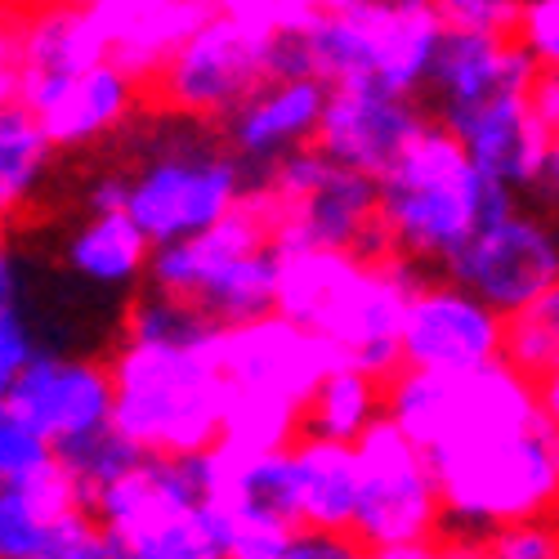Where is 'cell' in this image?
<instances>
[{"mask_svg": "<svg viewBox=\"0 0 559 559\" xmlns=\"http://www.w3.org/2000/svg\"><path fill=\"white\" fill-rule=\"evenodd\" d=\"M19 305H23V277H19V264L5 251V238H0V313H10Z\"/></svg>", "mask_w": 559, "mask_h": 559, "instance_id": "60d3db41", "label": "cell"}, {"mask_svg": "<svg viewBox=\"0 0 559 559\" xmlns=\"http://www.w3.org/2000/svg\"><path fill=\"white\" fill-rule=\"evenodd\" d=\"M426 126L430 117L416 108V95H399L381 81H341L328 95L313 144L336 162L381 179Z\"/></svg>", "mask_w": 559, "mask_h": 559, "instance_id": "2e32d148", "label": "cell"}, {"mask_svg": "<svg viewBox=\"0 0 559 559\" xmlns=\"http://www.w3.org/2000/svg\"><path fill=\"white\" fill-rule=\"evenodd\" d=\"M255 198L269 211L277 251H349L362 260L390 255L381 224V179L305 144L273 162Z\"/></svg>", "mask_w": 559, "mask_h": 559, "instance_id": "9c48e42d", "label": "cell"}, {"mask_svg": "<svg viewBox=\"0 0 559 559\" xmlns=\"http://www.w3.org/2000/svg\"><path fill=\"white\" fill-rule=\"evenodd\" d=\"M36 349H40V345L32 341V328L23 322V313H19V309L0 313V399H10L14 381L23 377V367L32 362Z\"/></svg>", "mask_w": 559, "mask_h": 559, "instance_id": "8d00e7d4", "label": "cell"}, {"mask_svg": "<svg viewBox=\"0 0 559 559\" xmlns=\"http://www.w3.org/2000/svg\"><path fill=\"white\" fill-rule=\"evenodd\" d=\"M385 416V381L362 371L358 362H336L328 377H322L300 412V430L305 435H322V439H341V443H358L367 435L371 421Z\"/></svg>", "mask_w": 559, "mask_h": 559, "instance_id": "d4e9b609", "label": "cell"}, {"mask_svg": "<svg viewBox=\"0 0 559 559\" xmlns=\"http://www.w3.org/2000/svg\"><path fill=\"white\" fill-rule=\"evenodd\" d=\"M55 157V139L40 117L19 99H0V224L14 219L40 189L45 170Z\"/></svg>", "mask_w": 559, "mask_h": 559, "instance_id": "484cf974", "label": "cell"}, {"mask_svg": "<svg viewBox=\"0 0 559 559\" xmlns=\"http://www.w3.org/2000/svg\"><path fill=\"white\" fill-rule=\"evenodd\" d=\"M104 55H112V45L95 10H76V5L40 10L14 36V95L32 112H40L72 76H81Z\"/></svg>", "mask_w": 559, "mask_h": 559, "instance_id": "ffe728a7", "label": "cell"}, {"mask_svg": "<svg viewBox=\"0 0 559 559\" xmlns=\"http://www.w3.org/2000/svg\"><path fill=\"white\" fill-rule=\"evenodd\" d=\"M269 32L264 14H206L162 59L157 99L183 121H224L273 76Z\"/></svg>", "mask_w": 559, "mask_h": 559, "instance_id": "7c38bea8", "label": "cell"}, {"mask_svg": "<svg viewBox=\"0 0 559 559\" xmlns=\"http://www.w3.org/2000/svg\"><path fill=\"white\" fill-rule=\"evenodd\" d=\"M385 416L426 452H443L465 439L524 426L542 416V407L533 381L506 358L475 371H430L403 362L385 381Z\"/></svg>", "mask_w": 559, "mask_h": 559, "instance_id": "8fae6325", "label": "cell"}, {"mask_svg": "<svg viewBox=\"0 0 559 559\" xmlns=\"http://www.w3.org/2000/svg\"><path fill=\"white\" fill-rule=\"evenodd\" d=\"M484 555H492V559H559V520L528 515V520L497 524L488 533Z\"/></svg>", "mask_w": 559, "mask_h": 559, "instance_id": "d6a6232c", "label": "cell"}, {"mask_svg": "<svg viewBox=\"0 0 559 559\" xmlns=\"http://www.w3.org/2000/svg\"><path fill=\"white\" fill-rule=\"evenodd\" d=\"M50 520L45 510L19 488H0V559H45L50 550Z\"/></svg>", "mask_w": 559, "mask_h": 559, "instance_id": "4dcf8cb0", "label": "cell"}, {"mask_svg": "<svg viewBox=\"0 0 559 559\" xmlns=\"http://www.w3.org/2000/svg\"><path fill=\"white\" fill-rule=\"evenodd\" d=\"M533 390H537V407H542V416L559 430V362H555L550 371H542V377L533 381Z\"/></svg>", "mask_w": 559, "mask_h": 559, "instance_id": "b9f144b4", "label": "cell"}, {"mask_svg": "<svg viewBox=\"0 0 559 559\" xmlns=\"http://www.w3.org/2000/svg\"><path fill=\"white\" fill-rule=\"evenodd\" d=\"M219 452H224V497L233 506L255 510V515H277V520L305 524L292 443L255 448V452H228V448H219Z\"/></svg>", "mask_w": 559, "mask_h": 559, "instance_id": "4316f807", "label": "cell"}, {"mask_svg": "<svg viewBox=\"0 0 559 559\" xmlns=\"http://www.w3.org/2000/svg\"><path fill=\"white\" fill-rule=\"evenodd\" d=\"M219 358L228 377V421L219 448L255 452L283 448L300 435V412L313 385L341 362V349L283 309H273L228 328Z\"/></svg>", "mask_w": 559, "mask_h": 559, "instance_id": "5b68a950", "label": "cell"}, {"mask_svg": "<svg viewBox=\"0 0 559 559\" xmlns=\"http://www.w3.org/2000/svg\"><path fill=\"white\" fill-rule=\"evenodd\" d=\"M0 488H5V479H0Z\"/></svg>", "mask_w": 559, "mask_h": 559, "instance_id": "c3c4849f", "label": "cell"}, {"mask_svg": "<svg viewBox=\"0 0 559 559\" xmlns=\"http://www.w3.org/2000/svg\"><path fill=\"white\" fill-rule=\"evenodd\" d=\"M439 121L461 139L465 153H471L492 179H501L506 189L528 193L546 148H550V130L542 126L528 90H515V95H492L479 104H461V108H439Z\"/></svg>", "mask_w": 559, "mask_h": 559, "instance_id": "ac0fdd59", "label": "cell"}, {"mask_svg": "<svg viewBox=\"0 0 559 559\" xmlns=\"http://www.w3.org/2000/svg\"><path fill=\"white\" fill-rule=\"evenodd\" d=\"M121 328H126V341H144V345H219L228 332L206 305L162 287H148L126 309Z\"/></svg>", "mask_w": 559, "mask_h": 559, "instance_id": "83f0119b", "label": "cell"}, {"mask_svg": "<svg viewBox=\"0 0 559 559\" xmlns=\"http://www.w3.org/2000/svg\"><path fill=\"white\" fill-rule=\"evenodd\" d=\"M59 456V448L45 439V435H36L23 416L0 399V479L5 484H23L27 475H36L45 461H55Z\"/></svg>", "mask_w": 559, "mask_h": 559, "instance_id": "1f68e13d", "label": "cell"}, {"mask_svg": "<svg viewBox=\"0 0 559 559\" xmlns=\"http://www.w3.org/2000/svg\"><path fill=\"white\" fill-rule=\"evenodd\" d=\"M345 5H367V0H273L269 19H287V14H305V10H345Z\"/></svg>", "mask_w": 559, "mask_h": 559, "instance_id": "ee69618b", "label": "cell"}, {"mask_svg": "<svg viewBox=\"0 0 559 559\" xmlns=\"http://www.w3.org/2000/svg\"><path fill=\"white\" fill-rule=\"evenodd\" d=\"M448 32H515L520 0H435Z\"/></svg>", "mask_w": 559, "mask_h": 559, "instance_id": "e575fe53", "label": "cell"}, {"mask_svg": "<svg viewBox=\"0 0 559 559\" xmlns=\"http://www.w3.org/2000/svg\"><path fill=\"white\" fill-rule=\"evenodd\" d=\"M126 198H130V175L112 170V175H99L95 183H90L85 206L90 211H126Z\"/></svg>", "mask_w": 559, "mask_h": 559, "instance_id": "ab89813d", "label": "cell"}, {"mask_svg": "<svg viewBox=\"0 0 559 559\" xmlns=\"http://www.w3.org/2000/svg\"><path fill=\"white\" fill-rule=\"evenodd\" d=\"M68 264L76 277L104 292H130L148 277L153 238L126 211H90V219L68 238Z\"/></svg>", "mask_w": 559, "mask_h": 559, "instance_id": "cb8c5ba5", "label": "cell"}, {"mask_svg": "<svg viewBox=\"0 0 559 559\" xmlns=\"http://www.w3.org/2000/svg\"><path fill=\"white\" fill-rule=\"evenodd\" d=\"M112 367V426L144 452H198L224 439L228 377L219 345L121 341Z\"/></svg>", "mask_w": 559, "mask_h": 559, "instance_id": "8992f818", "label": "cell"}, {"mask_svg": "<svg viewBox=\"0 0 559 559\" xmlns=\"http://www.w3.org/2000/svg\"><path fill=\"white\" fill-rule=\"evenodd\" d=\"M59 456H63V465H68V475L76 479L81 501L95 510V501H99L112 484H121L139 461H144V448H139L126 430H117V426H99V430H90V435L63 443Z\"/></svg>", "mask_w": 559, "mask_h": 559, "instance_id": "f1b7e54d", "label": "cell"}, {"mask_svg": "<svg viewBox=\"0 0 559 559\" xmlns=\"http://www.w3.org/2000/svg\"><path fill=\"white\" fill-rule=\"evenodd\" d=\"M5 403L36 435H45L55 448H63L90 430L112 426V407H117L112 367L99 358H72V354H55V349H36Z\"/></svg>", "mask_w": 559, "mask_h": 559, "instance_id": "e0dca14e", "label": "cell"}, {"mask_svg": "<svg viewBox=\"0 0 559 559\" xmlns=\"http://www.w3.org/2000/svg\"><path fill=\"white\" fill-rule=\"evenodd\" d=\"M354 448H358L362 492H358V515L349 537L358 542V550L377 559L443 555L439 550L443 488H439L430 452L403 426H394L390 416L371 421Z\"/></svg>", "mask_w": 559, "mask_h": 559, "instance_id": "30bf717a", "label": "cell"}, {"mask_svg": "<svg viewBox=\"0 0 559 559\" xmlns=\"http://www.w3.org/2000/svg\"><path fill=\"white\" fill-rule=\"evenodd\" d=\"M95 515L117 559H233L238 542L219 443L198 452H144V461L95 501Z\"/></svg>", "mask_w": 559, "mask_h": 559, "instance_id": "7a4b0ae2", "label": "cell"}, {"mask_svg": "<svg viewBox=\"0 0 559 559\" xmlns=\"http://www.w3.org/2000/svg\"><path fill=\"white\" fill-rule=\"evenodd\" d=\"M501 358L524 371L528 381H537L542 371L559 362V283L546 287L533 305L506 318V349Z\"/></svg>", "mask_w": 559, "mask_h": 559, "instance_id": "f546056e", "label": "cell"}, {"mask_svg": "<svg viewBox=\"0 0 559 559\" xmlns=\"http://www.w3.org/2000/svg\"><path fill=\"white\" fill-rule=\"evenodd\" d=\"M126 175V215L148 233L153 247L193 238L251 193L247 162L233 148H211L198 139H170L166 148H148Z\"/></svg>", "mask_w": 559, "mask_h": 559, "instance_id": "4fadbf2b", "label": "cell"}, {"mask_svg": "<svg viewBox=\"0 0 559 559\" xmlns=\"http://www.w3.org/2000/svg\"><path fill=\"white\" fill-rule=\"evenodd\" d=\"M506 313L443 273L416 287L403 318V362L430 371H475L501 362Z\"/></svg>", "mask_w": 559, "mask_h": 559, "instance_id": "9a60e30c", "label": "cell"}, {"mask_svg": "<svg viewBox=\"0 0 559 559\" xmlns=\"http://www.w3.org/2000/svg\"><path fill=\"white\" fill-rule=\"evenodd\" d=\"M515 36L528 45L542 68H559V0H524Z\"/></svg>", "mask_w": 559, "mask_h": 559, "instance_id": "d590c367", "label": "cell"}, {"mask_svg": "<svg viewBox=\"0 0 559 559\" xmlns=\"http://www.w3.org/2000/svg\"><path fill=\"white\" fill-rule=\"evenodd\" d=\"M238 542H233V559H292V542L296 528L292 520H277V515H255V510H238Z\"/></svg>", "mask_w": 559, "mask_h": 559, "instance_id": "836d02e7", "label": "cell"}, {"mask_svg": "<svg viewBox=\"0 0 559 559\" xmlns=\"http://www.w3.org/2000/svg\"><path fill=\"white\" fill-rule=\"evenodd\" d=\"M305 45V72L328 85L381 81L399 95L430 85V68L443 40L435 0H367L345 10L287 14Z\"/></svg>", "mask_w": 559, "mask_h": 559, "instance_id": "ba28073f", "label": "cell"}, {"mask_svg": "<svg viewBox=\"0 0 559 559\" xmlns=\"http://www.w3.org/2000/svg\"><path fill=\"white\" fill-rule=\"evenodd\" d=\"M533 50L510 32H443L430 68V90L439 108L479 104L492 95H515L537 76Z\"/></svg>", "mask_w": 559, "mask_h": 559, "instance_id": "44dd1931", "label": "cell"}, {"mask_svg": "<svg viewBox=\"0 0 559 559\" xmlns=\"http://www.w3.org/2000/svg\"><path fill=\"white\" fill-rule=\"evenodd\" d=\"M0 95H14V32L0 27Z\"/></svg>", "mask_w": 559, "mask_h": 559, "instance_id": "f6af8a7d", "label": "cell"}, {"mask_svg": "<svg viewBox=\"0 0 559 559\" xmlns=\"http://www.w3.org/2000/svg\"><path fill=\"white\" fill-rule=\"evenodd\" d=\"M332 85L322 76H269L255 95L233 108L224 126V144L247 166H273L287 153L318 139L322 108H328Z\"/></svg>", "mask_w": 559, "mask_h": 559, "instance_id": "d6986e66", "label": "cell"}, {"mask_svg": "<svg viewBox=\"0 0 559 559\" xmlns=\"http://www.w3.org/2000/svg\"><path fill=\"white\" fill-rule=\"evenodd\" d=\"M533 189H537L546 202H555V206H559V134L550 139L546 162H542V175H537V183H533Z\"/></svg>", "mask_w": 559, "mask_h": 559, "instance_id": "7bdbcfd3", "label": "cell"}, {"mask_svg": "<svg viewBox=\"0 0 559 559\" xmlns=\"http://www.w3.org/2000/svg\"><path fill=\"white\" fill-rule=\"evenodd\" d=\"M296 456V479H300V510L305 524L349 533L358 515V492H362V471H358V448L322 435H296L292 439Z\"/></svg>", "mask_w": 559, "mask_h": 559, "instance_id": "603a6c76", "label": "cell"}, {"mask_svg": "<svg viewBox=\"0 0 559 559\" xmlns=\"http://www.w3.org/2000/svg\"><path fill=\"white\" fill-rule=\"evenodd\" d=\"M439 273L510 318L559 283V233L555 224L515 206L510 215L475 228L439 264Z\"/></svg>", "mask_w": 559, "mask_h": 559, "instance_id": "5bb4252c", "label": "cell"}, {"mask_svg": "<svg viewBox=\"0 0 559 559\" xmlns=\"http://www.w3.org/2000/svg\"><path fill=\"white\" fill-rule=\"evenodd\" d=\"M224 10H233V14H273V0H219Z\"/></svg>", "mask_w": 559, "mask_h": 559, "instance_id": "bcb514c9", "label": "cell"}, {"mask_svg": "<svg viewBox=\"0 0 559 559\" xmlns=\"http://www.w3.org/2000/svg\"><path fill=\"white\" fill-rule=\"evenodd\" d=\"M520 206V193L492 179L461 139L430 121L381 175V224L399 255L439 269L475 228Z\"/></svg>", "mask_w": 559, "mask_h": 559, "instance_id": "3957f363", "label": "cell"}, {"mask_svg": "<svg viewBox=\"0 0 559 559\" xmlns=\"http://www.w3.org/2000/svg\"><path fill=\"white\" fill-rule=\"evenodd\" d=\"M430 277L399 251L362 260L349 251H283V296L277 309L328 336L345 362L390 381L403 367V318Z\"/></svg>", "mask_w": 559, "mask_h": 559, "instance_id": "6da1fadb", "label": "cell"}, {"mask_svg": "<svg viewBox=\"0 0 559 559\" xmlns=\"http://www.w3.org/2000/svg\"><path fill=\"white\" fill-rule=\"evenodd\" d=\"M354 555H362V550L349 533L313 528V524H300L296 542H292V559H354Z\"/></svg>", "mask_w": 559, "mask_h": 559, "instance_id": "74e56055", "label": "cell"}, {"mask_svg": "<svg viewBox=\"0 0 559 559\" xmlns=\"http://www.w3.org/2000/svg\"><path fill=\"white\" fill-rule=\"evenodd\" d=\"M555 233H559V219H555Z\"/></svg>", "mask_w": 559, "mask_h": 559, "instance_id": "7dc6e473", "label": "cell"}, {"mask_svg": "<svg viewBox=\"0 0 559 559\" xmlns=\"http://www.w3.org/2000/svg\"><path fill=\"white\" fill-rule=\"evenodd\" d=\"M134 108H139V72L126 59L104 55L81 76H72L36 117L50 130L55 148H81L121 130L134 117Z\"/></svg>", "mask_w": 559, "mask_h": 559, "instance_id": "7402d4cb", "label": "cell"}, {"mask_svg": "<svg viewBox=\"0 0 559 559\" xmlns=\"http://www.w3.org/2000/svg\"><path fill=\"white\" fill-rule=\"evenodd\" d=\"M528 99H533L542 126L550 134H559V68H537V76L528 85Z\"/></svg>", "mask_w": 559, "mask_h": 559, "instance_id": "f35d334b", "label": "cell"}, {"mask_svg": "<svg viewBox=\"0 0 559 559\" xmlns=\"http://www.w3.org/2000/svg\"><path fill=\"white\" fill-rule=\"evenodd\" d=\"M0 99H5V95H0Z\"/></svg>", "mask_w": 559, "mask_h": 559, "instance_id": "681fc988", "label": "cell"}, {"mask_svg": "<svg viewBox=\"0 0 559 559\" xmlns=\"http://www.w3.org/2000/svg\"><path fill=\"white\" fill-rule=\"evenodd\" d=\"M148 287L193 296L224 328L273 313L283 296V251L273 242L269 211L255 189L211 228L153 247Z\"/></svg>", "mask_w": 559, "mask_h": 559, "instance_id": "52a82bcc", "label": "cell"}, {"mask_svg": "<svg viewBox=\"0 0 559 559\" xmlns=\"http://www.w3.org/2000/svg\"><path fill=\"white\" fill-rule=\"evenodd\" d=\"M430 461L443 488V555H484L497 524L559 510V430L546 416L452 443Z\"/></svg>", "mask_w": 559, "mask_h": 559, "instance_id": "277c9868", "label": "cell"}]
</instances>
